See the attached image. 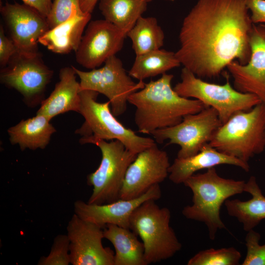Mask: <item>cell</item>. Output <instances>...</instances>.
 <instances>
[{"mask_svg": "<svg viewBox=\"0 0 265 265\" xmlns=\"http://www.w3.org/2000/svg\"><path fill=\"white\" fill-rule=\"evenodd\" d=\"M253 25L245 0H198L183 20L176 56L196 77L216 78L233 61L248 62Z\"/></svg>", "mask_w": 265, "mask_h": 265, "instance_id": "6da1fadb", "label": "cell"}, {"mask_svg": "<svg viewBox=\"0 0 265 265\" xmlns=\"http://www.w3.org/2000/svg\"><path fill=\"white\" fill-rule=\"evenodd\" d=\"M173 77L164 73L129 97L128 102L136 108L134 122L139 132L150 134L155 130L176 125L185 116L206 107L198 100L180 96L172 87Z\"/></svg>", "mask_w": 265, "mask_h": 265, "instance_id": "7a4b0ae2", "label": "cell"}, {"mask_svg": "<svg viewBox=\"0 0 265 265\" xmlns=\"http://www.w3.org/2000/svg\"><path fill=\"white\" fill-rule=\"evenodd\" d=\"M183 184L190 188L193 196L192 204L183 208V215L204 223L210 238L214 240L217 231L226 228L220 217L221 206L231 196L244 192L245 182L223 178L212 167L192 175Z\"/></svg>", "mask_w": 265, "mask_h": 265, "instance_id": "3957f363", "label": "cell"}, {"mask_svg": "<svg viewBox=\"0 0 265 265\" xmlns=\"http://www.w3.org/2000/svg\"><path fill=\"white\" fill-rule=\"evenodd\" d=\"M99 93L91 90H80L79 111L84 122L75 133L81 137V144L89 143L93 139L106 141L118 140L132 153L137 155L156 143L154 139L137 135L125 127L112 113L109 101L99 103Z\"/></svg>", "mask_w": 265, "mask_h": 265, "instance_id": "277c9868", "label": "cell"}, {"mask_svg": "<svg viewBox=\"0 0 265 265\" xmlns=\"http://www.w3.org/2000/svg\"><path fill=\"white\" fill-rule=\"evenodd\" d=\"M209 144L248 163L265 151V105L261 103L233 114L215 132Z\"/></svg>", "mask_w": 265, "mask_h": 265, "instance_id": "5b68a950", "label": "cell"}, {"mask_svg": "<svg viewBox=\"0 0 265 265\" xmlns=\"http://www.w3.org/2000/svg\"><path fill=\"white\" fill-rule=\"evenodd\" d=\"M154 200H148L132 213L129 228L141 239L147 265L168 259L182 248L170 225L171 212L160 207Z\"/></svg>", "mask_w": 265, "mask_h": 265, "instance_id": "8992f818", "label": "cell"}, {"mask_svg": "<svg viewBox=\"0 0 265 265\" xmlns=\"http://www.w3.org/2000/svg\"><path fill=\"white\" fill-rule=\"evenodd\" d=\"M225 77L226 82L223 84L210 83L184 67L181 81L173 88L182 97L193 98L206 106L214 108L223 124L235 113L250 110L261 103L256 96L236 90L231 85L229 76L226 74Z\"/></svg>", "mask_w": 265, "mask_h": 265, "instance_id": "52a82bcc", "label": "cell"}, {"mask_svg": "<svg viewBox=\"0 0 265 265\" xmlns=\"http://www.w3.org/2000/svg\"><path fill=\"white\" fill-rule=\"evenodd\" d=\"M89 143L99 148L102 159L98 168L87 177L88 185L93 188L87 203L104 204L115 201L120 199L127 170L137 155L118 140L93 139Z\"/></svg>", "mask_w": 265, "mask_h": 265, "instance_id": "ba28073f", "label": "cell"}, {"mask_svg": "<svg viewBox=\"0 0 265 265\" xmlns=\"http://www.w3.org/2000/svg\"><path fill=\"white\" fill-rule=\"evenodd\" d=\"M104 63L102 67L88 72L73 67L80 78L81 90H91L105 95L110 102L112 113L117 117L126 111L129 97L142 89L145 83L143 80L133 81L116 55Z\"/></svg>", "mask_w": 265, "mask_h": 265, "instance_id": "9c48e42d", "label": "cell"}, {"mask_svg": "<svg viewBox=\"0 0 265 265\" xmlns=\"http://www.w3.org/2000/svg\"><path fill=\"white\" fill-rule=\"evenodd\" d=\"M53 74L39 52H18L7 65L1 68L0 80L5 86L18 91L28 106L34 107L44 100V92Z\"/></svg>", "mask_w": 265, "mask_h": 265, "instance_id": "30bf717a", "label": "cell"}, {"mask_svg": "<svg viewBox=\"0 0 265 265\" xmlns=\"http://www.w3.org/2000/svg\"><path fill=\"white\" fill-rule=\"evenodd\" d=\"M222 125L216 111L206 106L200 111L185 116L178 124L158 129L151 132L156 142L180 146L177 158H186L198 153L210 141L213 134Z\"/></svg>", "mask_w": 265, "mask_h": 265, "instance_id": "8fae6325", "label": "cell"}, {"mask_svg": "<svg viewBox=\"0 0 265 265\" xmlns=\"http://www.w3.org/2000/svg\"><path fill=\"white\" fill-rule=\"evenodd\" d=\"M73 265H114V252L102 243L104 230L74 213L67 226Z\"/></svg>", "mask_w": 265, "mask_h": 265, "instance_id": "7c38bea8", "label": "cell"}, {"mask_svg": "<svg viewBox=\"0 0 265 265\" xmlns=\"http://www.w3.org/2000/svg\"><path fill=\"white\" fill-rule=\"evenodd\" d=\"M170 165L167 152L156 143L138 153L127 170L120 199L138 197L163 182L168 177Z\"/></svg>", "mask_w": 265, "mask_h": 265, "instance_id": "4fadbf2b", "label": "cell"}, {"mask_svg": "<svg viewBox=\"0 0 265 265\" xmlns=\"http://www.w3.org/2000/svg\"><path fill=\"white\" fill-rule=\"evenodd\" d=\"M75 52L81 66L94 69L115 55L122 48L127 34L106 20L90 22Z\"/></svg>", "mask_w": 265, "mask_h": 265, "instance_id": "5bb4252c", "label": "cell"}, {"mask_svg": "<svg viewBox=\"0 0 265 265\" xmlns=\"http://www.w3.org/2000/svg\"><path fill=\"white\" fill-rule=\"evenodd\" d=\"M0 11L18 52L38 53L39 40L50 29L46 18L25 3L7 2Z\"/></svg>", "mask_w": 265, "mask_h": 265, "instance_id": "9a60e30c", "label": "cell"}, {"mask_svg": "<svg viewBox=\"0 0 265 265\" xmlns=\"http://www.w3.org/2000/svg\"><path fill=\"white\" fill-rule=\"evenodd\" d=\"M251 55L245 64L233 61L227 67L238 91L252 94L265 105V26L253 24L250 35Z\"/></svg>", "mask_w": 265, "mask_h": 265, "instance_id": "2e32d148", "label": "cell"}, {"mask_svg": "<svg viewBox=\"0 0 265 265\" xmlns=\"http://www.w3.org/2000/svg\"><path fill=\"white\" fill-rule=\"evenodd\" d=\"M161 196V189L159 184H158L143 195L133 199H119L104 204H89L77 200L74 204V213L102 228L107 224H114L129 228L130 219L132 212L144 202L148 200H158Z\"/></svg>", "mask_w": 265, "mask_h": 265, "instance_id": "e0dca14e", "label": "cell"}, {"mask_svg": "<svg viewBox=\"0 0 265 265\" xmlns=\"http://www.w3.org/2000/svg\"><path fill=\"white\" fill-rule=\"evenodd\" d=\"M224 164L237 166L245 172L250 169L249 163L225 154L208 143L193 156L186 158L177 157L170 166L168 178L174 184H183L199 170Z\"/></svg>", "mask_w": 265, "mask_h": 265, "instance_id": "ac0fdd59", "label": "cell"}, {"mask_svg": "<svg viewBox=\"0 0 265 265\" xmlns=\"http://www.w3.org/2000/svg\"><path fill=\"white\" fill-rule=\"evenodd\" d=\"M76 76L73 66L61 68L59 81L50 95L41 102L36 114H42L51 120L68 111L79 112L81 89Z\"/></svg>", "mask_w": 265, "mask_h": 265, "instance_id": "d6986e66", "label": "cell"}, {"mask_svg": "<svg viewBox=\"0 0 265 265\" xmlns=\"http://www.w3.org/2000/svg\"><path fill=\"white\" fill-rule=\"evenodd\" d=\"M91 18V13H88L74 17L50 29L39 39V43L55 53L76 52Z\"/></svg>", "mask_w": 265, "mask_h": 265, "instance_id": "ffe728a7", "label": "cell"}, {"mask_svg": "<svg viewBox=\"0 0 265 265\" xmlns=\"http://www.w3.org/2000/svg\"><path fill=\"white\" fill-rule=\"evenodd\" d=\"M244 192L249 193L252 198L247 201L228 199L224 205L228 214L236 218L243 230L248 232L265 219V196L254 176L245 182Z\"/></svg>", "mask_w": 265, "mask_h": 265, "instance_id": "44dd1931", "label": "cell"}, {"mask_svg": "<svg viewBox=\"0 0 265 265\" xmlns=\"http://www.w3.org/2000/svg\"><path fill=\"white\" fill-rule=\"evenodd\" d=\"M50 121L47 117L39 114L21 120L7 130L10 143L19 145L22 151L45 149L52 135L56 132Z\"/></svg>", "mask_w": 265, "mask_h": 265, "instance_id": "7402d4cb", "label": "cell"}, {"mask_svg": "<svg viewBox=\"0 0 265 265\" xmlns=\"http://www.w3.org/2000/svg\"><path fill=\"white\" fill-rule=\"evenodd\" d=\"M105 228L104 237L115 249L114 265H147L143 242L133 231L114 224Z\"/></svg>", "mask_w": 265, "mask_h": 265, "instance_id": "603a6c76", "label": "cell"}, {"mask_svg": "<svg viewBox=\"0 0 265 265\" xmlns=\"http://www.w3.org/2000/svg\"><path fill=\"white\" fill-rule=\"evenodd\" d=\"M99 8L106 21L126 34L147 9L146 0H100Z\"/></svg>", "mask_w": 265, "mask_h": 265, "instance_id": "cb8c5ba5", "label": "cell"}, {"mask_svg": "<svg viewBox=\"0 0 265 265\" xmlns=\"http://www.w3.org/2000/svg\"><path fill=\"white\" fill-rule=\"evenodd\" d=\"M180 65L175 53L160 49L136 55L129 75L131 77L143 80L162 75Z\"/></svg>", "mask_w": 265, "mask_h": 265, "instance_id": "d4e9b609", "label": "cell"}, {"mask_svg": "<svg viewBox=\"0 0 265 265\" xmlns=\"http://www.w3.org/2000/svg\"><path fill=\"white\" fill-rule=\"evenodd\" d=\"M136 55L160 49L163 45L164 34L153 17H140L127 33Z\"/></svg>", "mask_w": 265, "mask_h": 265, "instance_id": "484cf974", "label": "cell"}, {"mask_svg": "<svg viewBox=\"0 0 265 265\" xmlns=\"http://www.w3.org/2000/svg\"><path fill=\"white\" fill-rule=\"evenodd\" d=\"M241 255L233 247L218 249L210 248L202 250L192 257L188 265H237L239 263Z\"/></svg>", "mask_w": 265, "mask_h": 265, "instance_id": "4316f807", "label": "cell"}, {"mask_svg": "<svg viewBox=\"0 0 265 265\" xmlns=\"http://www.w3.org/2000/svg\"><path fill=\"white\" fill-rule=\"evenodd\" d=\"M85 13L81 8L80 0H53L46 19L50 29H52Z\"/></svg>", "mask_w": 265, "mask_h": 265, "instance_id": "83f0119b", "label": "cell"}, {"mask_svg": "<svg viewBox=\"0 0 265 265\" xmlns=\"http://www.w3.org/2000/svg\"><path fill=\"white\" fill-rule=\"evenodd\" d=\"M69 240L67 235L60 234L53 239L50 253L42 256L38 265H68L71 264Z\"/></svg>", "mask_w": 265, "mask_h": 265, "instance_id": "f1b7e54d", "label": "cell"}, {"mask_svg": "<svg viewBox=\"0 0 265 265\" xmlns=\"http://www.w3.org/2000/svg\"><path fill=\"white\" fill-rule=\"evenodd\" d=\"M260 234L254 229L247 232L245 238L246 254L242 265H265V244H260Z\"/></svg>", "mask_w": 265, "mask_h": 265, "instance_id": "f546056e", "label": "cell"}, {"mask_svg": "<svg viewBox=\"0 0 265 265\" xmlns=\"http://www.w3.org/2000/svg\"><path fill=\"white\" fill-rule=\"evenodd\" d=\"M18 52L14 42L4 33L3 26H0V65L1 68L7 65L12 56Z\"/></svg>", "mask_w": 265, "mask_h": 265, "instance_id": "4dcf8cb0", "label": "cell"}, {"mask_svg": "<svg viewBox=\"0 0 265 265\" xmlns=\"http://www.w3.org/2000/svg\"><path fill=\"white\" fill-rule=\"evenodd\" d=\"M253 24H265V0H245Z\"/></svg>", "mask_w": 265, "mask_h": 265, "instance_id": "1f68e13d", "label": "cell"}, {"mask_svg": "<svg viewBox=\"0 0 265 265\" xmlns=\"http://www.w3.org/2000/svg\"><path fill=\"white\" fill-rule=\"evenodd\" d=\"M24 3L30 6L47 18L51 10L53 0H22Z\"/></svg>", "mask_w": 265, "mask_h": 265, "instance_id": "d6a6232c", "label": "cell"}, {"mask_svg": "<svg viewBox=\"0 0 265 265\" xmlns=\"http://www.w3.org/2000/svg\"><path fill=\"white\" fill-rule=\"evenodd\" d=\"M99 0H80L82 10L85 13H91Z\"/></svg>", "mask_w": 265, "mask_h": 265, "instance_id": "836d02e7", "label": "cell"}, {"mask_svg": "<svg viewBox=\"0 0 265 265\" xmlns=\"http://www.w3.org/2000/svg\"><path fill=\"white\" fill-rule=\"evenodd\" d=\"M147 0V2H150V1H151V0Z\"/></svg>", "mask_w": 265, "mask_h": 265, "instance_id": "e575fe53", "label": "cell"}, {"mask_svg": "<svg viewBox=\"0 0 265 265\" xmlns=\"http://www.w3.org/2000/svg\"><path fill=\"white\" fill-rule=\"evenodd\" d=\"M265 26V25L263 24Z\"/></svg>", "mask_w": 265, "mask_h": 265, "instance_id": "d590c367", "label": "cell"}]
</instances>
